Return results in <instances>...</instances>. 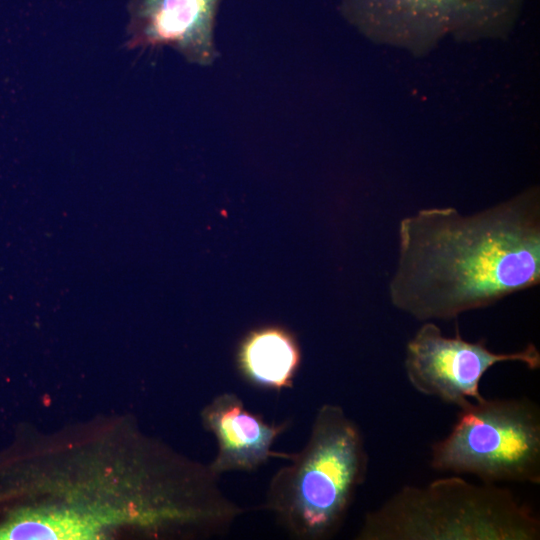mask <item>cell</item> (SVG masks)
<instances>
[{"label":"cell","instance_id":"30bf717a","mask_svg":"<svg viewBox=\"0 0 540 540\" xmlns=\"http://www.w3.org/2000/svg\"><path fill=\"white\" fill-rule=\"evenodd\" d=\"M123 521L147 527L140 517L115 511L25 508L0 523V540L98 539L107 528Z\"/></svg>","mask_w":540,"mask_h":540},{"label":"cell","instance_id":"3957f363","mask_svg":"<svg viewBox=\"0 0 540 540\" xmlns=\"http://www.w3.org/2000/svg\"><path fill=\"white\" fill-rule=\"evenodd\" d=\"M356 540H539L540 518L514 493L460 475L406 485L366 513Z\"/></svg>","mask_w":540,"mask_h":540},{"label":"cell","instance_id":"6da1fadb","mask_svg":"<svg viewBox=\"0 0 540 540\" xmlns=\"http://www.w3.org/2000/svg\"><path fill=\"white\" fill-rule=\"evenodd\" d=\"M392 305L419 321L451 320L540 282V189L480 212L421 209L399 223Z\"/></svg>","mask_w":540,"mask_h":540},{"label":"cell","instance_id":"277c9868","mask_svg":"<svg viewBox=\"0 0 540 540\" xmlns=\"http://www.w3.org/2000/svg\"><path fill=\"white\" fill-rule=\"evenodd\" d=\"M430 466L484 483L540 484V408L527 397H483L460 409Z\"/></svg>","mask_w":540,"mask_h":540},{"label":"cell","instance_id":"52a82bcc","mask_svg":"<svg viewBox=\"0 0 540 540\" xmlns=\"http://www.w3.org/2000/svg\"><path fill=\"white\" fill-rule=\"evenodd\" d=\"M218 4L219 0H130L126 45L170 47L191 64L210 66L218 56Z\"/></svg>","mask_w":540,"mask_h":540},{"label":"cell","instance_id":"8992f818","mask_svg":"<svg viewBox=\"0 0 540 540\" xmlns=\"http://www.w3.org/2000/svg\"><path fill=\"white\" fill-rule=\"evenodd\" d=\"M518 362L530 370L540 368V352L532 343L512 353H496L483 341H467L457 333L446 337L432 321H424L407 342L404 369L410 385L460 409L481 400L480 383L495 364Z\"/></svg>","mask_w":540,"mask_h":540},{"label":"cell","instance_id":"5b68a950","mask_svg":"<svg viewBox=\"0 0 540 540\" xmlns=\"http://www.w3.org/2000/svg\"><path fill=\"white\" fill-rule=\"evenodd\" d=\"M525 0H340V12L375 45L422 58L442 42L507 39Z\"/></svg>","mask_w":540,"mask_h":540},{"label":"cell","instance_id":"ba28073f","mask_svg":"<svg viewBox=\"0 0 540 540\" xmlns=\"http://www.w3.org/2000/svg\"><path fill=\"white\" fill-rule=\"evenodd\" d=\"M201 420L217 441V454L209 464L217 476L230 471L252 472L272 457L285 460L290 457V454L272 450L274 442L287 430L290 422L265 421L263 416L248 410L234 393L215 396L203 408Z\"/></svg>","mask_w":540,"mask_h":540},{"label":"cell","instance_id":"7a4b0ae2","mask_svg":"<svg viewBox=\"0 0 540 540\" xmlns=\"http://www.w3.org/2000/svg\"><path fill=\"white\" fill-rule=\"evenodd\" d=\"M287 460L272 476L262 508L294 539H331L367 476L360 427L341 406L325 403L305 446Z\"/></svg>","mask_w":540,"mask_h":540},{"label":"cell","instance_id":"9c48e42d","mask_svg":"<svg viewBox=\"0 0 540 540\" xmlns=\"http://www.w3.org/2000/svg\"><path fill=\"white\" fill-rule=\"evenodd\" d=\"M235 361L246 382L280 391L292 386L302 352L297 337L288 328L268 324L253 328L242 337Z\"/></svg>","mask_w":540,"mask_h":540}]
</instances>
